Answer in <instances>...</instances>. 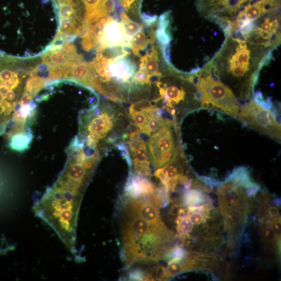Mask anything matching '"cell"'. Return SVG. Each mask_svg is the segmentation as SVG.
I'll return each instance as SVG.
<instances>
[{
  "instance_id": "obj_1",
  "label": "cell",
  "mask_w": 281,
  "mask_h": 281,
  "mask_svg": "<svg viewBox=\"0 0 281 281\" xmlns=\"http://www.w3.org/2000/svg\"><path fill=\"white\" fill-rule=\"evenodd\" d=\"M91 176L84 162L68 157L58 180L34 206L36 215L49 225L63 243L76 238L80 202Z\"/></svg>"
},
{
  "instance_id": "obj_2",
  "label": "cell",
  "mask_w": 281,
  "mask_h": 281,
  "mask_svg": "<svg viewBox=\"0 0 281 281\" xmlns=\"http://www.w3.org/2000/svg\"><path fill=\"white\" fill-rule=\"evenodd\" d=\"M37 74L33 60L0 54V135L28 128L35 114Z\"/></svg>"
},
{
  "instance_id": "obj_3",
  "label": "cell",
  "mask_w": 281,
  "mask_h": 281,
  "mask_svg": "<svg viewBox=\"0 0 281 281\" xmlns=\"http://www.w3.org/2000/svg\"><path fill=\"white\" fill-rule=\"evenodd\" d=\"M193 74L201 108L217 110L237 118L240 104L233 92L205 66Z\"/></svg>"
},
{
  "instance_id": "obj_4",
  "label": "cell",
  "mask_w": 281,
  "mask_h": 281,
  "mask_svg": "<svg viewBox=\"0 0 281 281\" xmlns=\"http://www.w3.org/2000/svg\"><path fill=\"white\" fill-rule=\"evenodd\" d=\"M178 125L170 120L156 133L150 136L147 142L149 160L156 168L176 162L182 156L179 140H175Z\"/></svg>"
},
{
  "instance_id": "obj_5",
  "label": "cell",
  "mask_w": 281,
  "mask_h": 281,
  "mask_svg": "<svg viewBox=\"0 0 281 281\" xmlns=\"http://www.w3.org/2000/svg\"><path fill=\"white\" fill-rule=\"evenodd\" d=\"M236 119L262 134L280 140L279 111L262 106L254 98L240 106Z\"/></svg>"
},
{
  "instance_id": "obj_6",
  "label": "cell",
  "mask_w": 281,
  "mask_h": 281,
  "mask_svg": "<svg viewBox=\"0 0 281 281\" xmlns=\"http://www.w3.org/2000/svg\"><path fill=\"white\" fill-rule=\"evenodd\" d=\"M252 0H196L199 14L223 29Z\"/></svg>"
},
{
  "instance_id": "obj_7",
  "label": "cell",
  "mask_w": 281,
  "mask_h": 281,
  "mask_svg": "<svg viewBox=\"0 0 281 281\" xmlns=\"http://www.w3.org/2000/svg\"><path fill=\"white\" fill-rule=\"evenodd\" d=\"M131 39L127 35L125 28L121 23L112 17L108 16L97 53L109 48H130Z\"/></svg>"
},
{
  "instance_id": "obj_8",
  "label": "cell",
  "mask_w": 281,
  "mask_h": 281,
  "mask_svg": "<svg viewBox=\"0 0 281 281\" xmlns=\"http://www.w3.org/2000/svg\"><path fill=\"white\" fill-rule=\"evenodd\" d=\"M156 189L153 183L143 176L130 173L124 186L126 196L137 199L145 196H152Z\"/></svg>"
},
{
  "instance_id": "obj_9",
  "label": "cell",
  "mask_w": 281,
  "mask_h": 281,
  "mask_svg": "<svg viewBox=\"0 0 281 281\" xmlns=\"http://www.w3.org/2000/svg\"><path fill=\"white\" fill-rule=\"evenodd\" d=\"M86 10L87 27L109 16L115 9L112 0H81Z\"/></svg>"
},
{
  "instance_id": "obj_10",
  "label": "cell",
  "mask_w": 281,
  "mask_h": 281,
  "mask_svg": "<svg viewBox=\"0 0 281 281\" xmlns=\"http://www.w3.org/2000/svg\"><path fill=\"white\" fill-rule=\"evenodd\" d=\"M161 61L158 47L154 45L151 50L142 56L138 70L145 73L156 82L160 80L163 75L171 68L164 72L160 67Z\"/></svg>"
},
{
  "instance_id": "obj_11",
  "label": "cell",
  "mask_w": 281,
  "mask_h": 281,
  "mask_svg": "<svg viewBox=\"0 0 281 281\" xmlns=\"http://www.w3.org/2000/svg\"><path fill=\"white\" fill-rule=\"evenodd\" d=\"M108 17L87 27L82 36V47L87 52L92 51L98 46Z\"/></svg>"
},
{
  "instance_id": "obj_12",
  "label": "cell",
  "mask_w": 281,
  "mask_h": 281,
  "mask_svg": "<svg viewBox=\"0 0 281 281\" xmlns=\"http://www.w3.org/2000/svg\"><path fill=\"white\" fill-rule=\"evenodd\" d=\"M156 39V31L153 29L146 31L143 27L131 37L130 48L136 56L141 57V51L153 44Z\"/></svg>"
},
{
  "instance_id": "obj_13",
  "label": "cell",
  "mask_w": 281,
  "mask_h": 281,
  "mask_svg": "<svg viewBox=\"0 0 281 281\" xmlns=\"http://www.w3.org/2000/svg\"><path fill=\"white\" fill-rule=\"evenodd\" d=\"M119 16L121 23L124 26L126 33L130 39L144 27L143 25L131 20L124 11H122Z\"/></svg>"
},
{
  "instance_id": "obj_14",
  "label": "cell",
  "mask_w": 281,
  "mask_h": 281,
  "mask_svg": "<svg viewBox=\"0 0 281 281\" xmlns=\"http://www.w3.org/2000/svg\"><path fill=\"white\" fill-rule=\"evenodd\" d=\"M142 2L143 0H116V8L140 14Z\"/></svg>"
},
{
  "instance_id": "obj_15",
  "label": "cell",
  "mask_w": 281,
  "mask_h": 281,
  "mask_svg": "<svg viewBox=\"0 0 281 281\" xmlns=\"http://www.w3.org/2000/svg\"><path fill=\"white\" fill-rule=\"evenodd\" d=\"M204 196L198 190H192L187 191L184 196V201L190 207L197 206L204 202Z\"/></svg>"
},
{
  "instance_id": "obj_16",
  "label": "cell",
  "mask_w": 281,
  "mask_h": 281,
  "mask_svg": "<svg viewBox=\"0 0 281 281\" xmlns=\"http://www.w3.org/2000/svg\"><path fill=\"white\" fill-rule=\"evenodd\" d=\"M177 223L178 230L181 231L183 233H189L193 229V223L188 217H183L178 219Z\"/></svg>"
},
{
  "instance_id": "obj_17",
  "label": "cell",
  "mask_w": 281,
  "mask_h": 281,
  "mask_svg": "<svg viewBox=\"0 0 281 281\" xmlns=\"http://www.w3.org/2000/svg\"><path fill=\"white\" fill-rule=\"evenodd\" d=\"M180 262H174L168 264L169 266L167 269V278L185 271L184 266Z\"/></svg>"
},
{
  "instance_id": "obj_18",
  "label": "cell",
  "mask_w": 281,
  "mask_h": 281,
  "mask_svg": "<svg viewBox=\"0 0 281 281\" xmlns=\"http://www.w3.org/2000/svg\"><path fill=\"white\" fill-rule=\"evenodd\" d=\"M226 213V220L230 224H236L242 219V213L239 210H231Z\"/></svg>"
},
{
  "instance_id": "obj_19",
  "label": "cell",
  "mask_w": 281,
  "mask_h": 281,
  "mask_svg": "<svg viewBox=\"0 0 281 281\" xmlns=\"http://www.w3.org/2000/svg\"><path fill=\"white\" fill-rule=\"evenodd\" d=\"M146 275L140 269H136L129 273V278L131 280H144Z\"/></svg>"
},
{
  "instance_id": "obj_20",
  "label": "cell",
  "mask_w": 281,
  "mask_h": 281,
  "mask_svg": "<svg viewBox=\"0 0 281 281\" xmlns=\"http://www.w3.org/2000/svg\"><path fill=\"white\" fill-rule=\"evenodd\" d=\"M188 217L194 224L198 225L204 221V217L198 212L189 213Z\"/></svg>"
},
{
  "instance_id": "obj_21",
  "label": "cell",
  "mask_w": 281,
  "mask_h": 281,
  "mask_svg": "<svg viewBox=\"0 0 281 281\" xmlns=\"http://www.w3.org/2000/svg\"><path fill=\"white\" fill-rule=\"evenodd\" d=\"M156 279L163 280L167 278V269L163 267H159L156 271Z\"/></svg>"
},
{
  "instance_id": "obj_22",
  "label": "cell",
  "mask_w": 281,
  "mask_h": 281,
  "mask_svg": "<svg viewBox=\"0 0 281 281\" xmlns=\"http://www.w3.org/2000/svg\"><path fill=\"white\" fill-rule=\"evenodd\" d=\"M264 237L268 240H273L275 237L274 231L272 227H267L264 230Z\"/></svg>"
},
{
  "instance_id": "obj_23",
  "label": "cell",
  "mask_w": 281,
  "mask_h": 281,
  "mask_svg": "<svg viewBox=\"0 0 281 281\" xmlns=\"http://www.w3.org/2000/svg\"><path fill=\"white\" fill-rule=\"evenodd\" d=\"M272 228L274 231L275 234H276L277 236H280V224L279 221H273L272 223Z\"/></svg>"
}]
</instances>
